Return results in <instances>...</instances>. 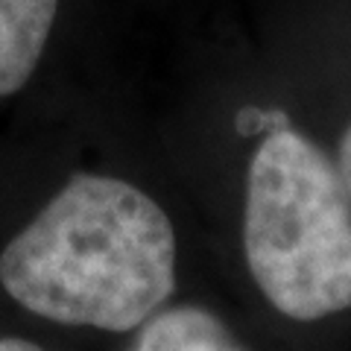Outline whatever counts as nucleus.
Instances as JSON below:
<instances>
[{
    "label": "nucleus",
    "instance_id": "1",
    "mask_svg": "<svg viewBox=\"0 0 351 351\" xmlns=\"http://www.w3.org/2000/svg\"><path fill=\"white\" fill-rule=\"evenodd\" d=\"M0 284L59 325L135 331L176 287L170 217L112 176H73L6 243Z\"/></svg>",
    "mask_w": 351,
    "mask_h": 351
},
{
    "label": "nucleus",
    "instance_id": "2",
    "mask_svg": "<svg viewBox=\"0 0 351 351\" xmlns=\"http://www.w3.org/2000/svg\"><path fill=\"white\" fill-rule=\"evenodd\" d=\"M243 252L261 293L299 322L351 307V199L325 152L276 126L249 161Z\"/></svg>",
    "mask_w": 351,
    "mask_h": 351
},
{
    "label": "nucleus",
    "instance_id": "3",
    "mask_svg": "<svg viewBox=\"0 0 351 351\" xmlns=\"http://www.w3.org/2000/svg\"><path fill=\"white\" fill-rule=\"evenodd\" d=\"M59 0H0V97L24 88L47 47Z\"/></svg>",
    "mask_w": 351,
    "mask_h": 351
},
{
    "label": "nucleus",
    "instance_id": "4",
    "mask_svg": "<svg viewBox=\"0 0 351 351\" xmlns=\"http://www.w3.org/2000/svg\"><path fill=\"white\" fill-rule=\"evenodd\" d=\"M129 351H249L211 311L173 307L152 313Z\"/></svg>",
    "mask_w": 351,
    "mask_h": 351
},
{
    "label": "nucleus",
    "instance_id": "5",
    "mask_svg": "<svg viewBox=\"0 0 351 351\" xmlns=\"http://www.w3.org/2000/svg\"><path fill=\"white\" fill-rule=\"evenodd\" d=\"M337 173L343 179V188L351 199V126L346 129L343 141H339V152H337Z\"/></svg>",
    "mask_w": 351,
    "mask_h": 351
},
{
    "label": "nucleus",
    "instance_id": "6",
    "mask_svg": "<svg viewBox=\"0 0 351 351\" xmlns=\"http://www.w3.org/2000/svg\"><path fill=\"white\" fill-rule=\"evenodd\" d=\"M0 351H44L29 339H18V337H3L0 339Z\"/></svg>",
    "mask_w": 351,
    "mask_h": 351
}]
</instances>
